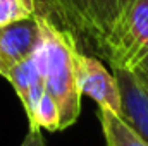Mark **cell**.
<instances>
[{
    "label": "cell",
    "instance_id": "obj_9",
    "mask_svg": "<svg viewBox=\"0 0 148 146\" xmlns=\"http://www.w3.org/2000/svg\"><path fill=\"white\" fill-rule=\"evenodd\" d=\"M29 127H40L47 131H60V110L57 102L47 91L40 98L35 110V117L29 122Z\"/></svg>",
    "mask_w": 148,
    "mask_h": 146
},
{
    "label": "cell",
    "instance_id": "obj_6",
    "mask_svg": "<svg viewBox=\"0 0 148 146\" xmlns=\"http://www.w3.org/2000/svg\"><path fill=\"white\" fill-rule=\"evenodd\" d=\"M41 40L38 16L0 26V55L10 65L28 59Z\"/></svg>",
    "mask_w": 148,
    "mask_h": 146
},
{
    "label": "cell",
    "instance_id": "obj_14",
    "mask_svg": "<svg viewBox=\"0 0 148 146\" xmlns=\"http://www.w3.org/2000/svg\"><path fill=\"white\" fill-rule=\"evenodd\" d=\"M7 72H9V64L3 60V57L0 55V76L7 77Z\"/></svg>",
    "mask_w": 148,
    "mask_h": 146
},
{
    "label": "cell",
    "instance_id": "obj_4",
    "mask_svg": "<svg viewBox=\"0 0 148 146\" xmlns=\"http://www.w3.org/2000/svg\"><path fill=\"white\" fill-rule=\"evenodd\" d=\"M77 86L81 95L93 98L100 108H107L114 113H121V91L115 76L107 71V67L95 57L77 55Z\"/></svg>",
    "mask_w": 148,
    "mask_h": 146
},
{
    "label": "cell",
    "instance_id": "obj_7",
    "mask_svg": "<svg viewBox=\"0 0 148 146\" xmlns=\"http://www.w3.org/2000/svg\"><path fill=\"white\" fill-rule=\"evenodd\" d=\"M98 119L107 146H148L147 141L140 138L117 113L98 107Z\"/></svg>",
    "mask_w": 148,
    "mask_h": 146
},
{
    "label": "cell",
    "instance_id": "obj_1",
    "mask_svg": "<svg viewBox=\"0 0 148 146\" xmlns=\"http://www.w3.org/2000/svg\"><path fill=\"white\" fill-rule=\"evenodd\" d=\"M47 46L45 91L52 95L60 110V129L73 126L81 112V91L77 86L79 41L73 33L57 26L48 16L38 14Z\"/></svg>",
    "mask_w": 148,
    "mask_h": 146
},
{
    "label": "cell",
    "instance_id": "obj_5",
    "mask_svg": "<svg viewBox=\"0 0 148 146\" xmlns=\"http://www.w3.org/2000/svg\"><path fill=\"white\" fill-rule=\"evenodd\" d=\"M121 91L119 117L148 143V86L147 83L129 69H112Z\"/></svg>",
    "mask_w": 148,
    "mask_h": 146
},
{
    "label": "cell",
    "instance_id": "obj_13",
    "mask_svg": "<svg viewBox=\"0 0 148 146\" xmlns=\"http://www.w3.org/2000/svg\"><path fill=\"white\" fill-rule=\"evenodd\" d=\"M134 2H136V0H117V17H115V21H117ZM114 24H115V23H114Z\"/></svg>",
    "mask_w": 148,
    "mask_h": 146
},
{
    "label": "cell",
    "instance_id": "obj_2",
    "mask_svg": "<svg viewBox=\"0 0 148 146\" xmlns=\"http://www.w3.org/2000/svg\"><path fill=\"white\" fill-rule=\"evenodd\" d=\"M60 28L103 57L105 40L117 17V0H43Z\"/></svg>",
    "mask_w": 148,
    "mask_h": 146
},
{
    "label": "cell",
    "instance_id": "obj_10",
    "mask_svg": "<svg viewBox=\"0 0 148 146\" xmlns=\"http://www.w3.org/2000/svg\"><path fill=\"white\" fill-rule=\"evenodd\" d=\"M36 14V0H0V26L33 17Z\"/></svg>",
    "mask_w": 148,
    "mask_h": 146
},
{
    "label": "cell",
    "instance_id": "obj_8",
    "mask_svg": "<svg viewBox=\"0 0 148 146\" xmlns=\"http://www.w3.org/2000/svg\"><path fill=\"white\" fill-rule=\"evenodd\" d=\"M7 79L10 81V84L14 86L16 93L19 95L21 102L26 100L28 93L38 86V84H45V76L40 71L36 60L33 55H29L28 59L14 64L9 67V72H7Z\"/></svg>",
    "mask_w": 148,
    "mask_h": 146
},
{
    "label": "cell",
    "instance_id": "obj_12",
    "mask_svg": "<svg viewBox=\"0 0 148 146\" xmlns=\"http://www.w3.org/2000/svg\"><path fill=\"white\" fill-rule=\"evenodd\" d=\"M134 72L138 74V76L147 83V86H148V57L141 62V64H140V65H138V67H136V69H134Z\"/></svg>",
    "mask_w": 148,
    "mask_h": 146
},
{
    "label": "cell",
    "instance_id": "obj_3",
    "mask_svg": "<svg viewBox=\"0 0 148 146\" xmlns=\"http://www.w3.org/2000/svg\"><path fill=\"white\" fill-rule=\"evenodd\" d=\"M148 57V0H136L112 26L103 59L112 69L134 71Z\"/></svg>",
    "mask_w": 148,
    "mask_h": 146
},
{
    "label": "cell",
    "instance_id": "obj_11",
    "mask_svg": "<svg viewBox=\"0 0 148 146\" xmlns=\"http://www.w3.org/2000/svg\"><path fill=\"white\" fill-rule=\"evenodd\" d=\"M21 146H45V141H43L40 127H29V132L23 139Z\"/></svg>",
    "mask_w": 148,
    "mask_h": 146
}]
</instances>
